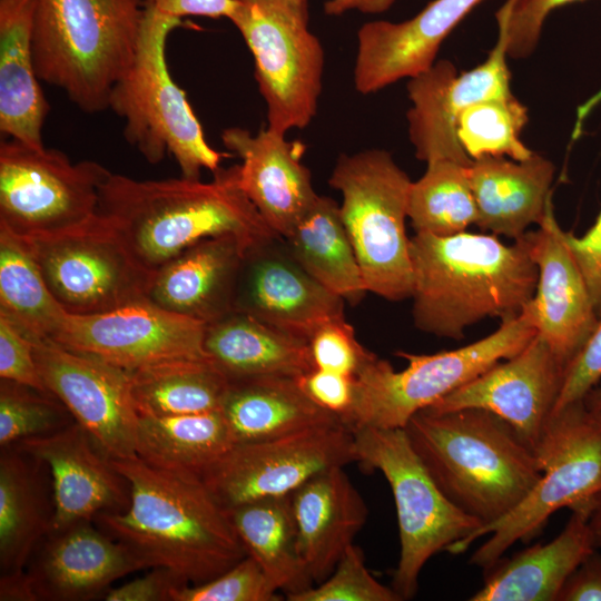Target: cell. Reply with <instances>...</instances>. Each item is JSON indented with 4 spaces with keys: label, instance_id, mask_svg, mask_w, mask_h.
Masks as SVG:
<instances>
[{
    "label": "cell",
    "instance_id": "ffe728a7",
    "mask_svg": "<svg viewBox=\"0 0 601 601\" xmlns=\"http://www.w3.org/2000/svg\"><path fill=\"white\" fill-rule=\"evenodd\" d=\"M46 463L52 475L53 511L50 534L129 504L126 480L117 473L76 421L52 433L12 445Z\"/></svg>",
    "mask_w": 601,
    "mask_h": 601
},
{
    "label": "cell",
    "instance_id": "4dcf8cb0",
    "mask_svg": "<svg viewBox=\"0 0 601 601\" xmlns=\"http://www.w3.org/2000/svg\"><path fill=\"white\" fill-rule=\"evenodd\" d=\"M204 348L228 381L300 377L315 368L307 339L237 311L206 324Z\"/></svg>",
    "mask_w": 601,
    "mask_h": 601
},
{
    "label": "cell",
    "instance_id": "d4e9b609",
    "mask_svg": "<svg viewBox=\"0 0 601 601\" xmlns=\"http://www.w3.org/2000/svg\"><path fill=\"white\" fill-rule=\"evenodd\" d=\"M51 534L28 572L40 600L92 599L116 580L148 568L128 545L97 531L89 521Z\"/></svg>",
    "mask_w": 601,
    "mask_h": 601
},
{
    "label": "cell",
    "instance_id": "4316f807",
    "mask_svg": "<svg viewBox=\"0 0 601 601\" xmlns=\"http://www.w3.org/2000/svg\"><path fill=\"white\" fill-rule=\"evenodd\" d=\"M554 165L541 155L524 160L484 156L472 161L469 180L475 225L496 236L519 239L539 225L551 203Z\"/></svg>",
    "mask_w": 601,
    "mask_h": 601
},
{
    "label": "cell",
    "instance_id": "9c48e42d",
    "mask_svg": "<svg viewBox=\"0 0 601 601\" xmlns=\"http://www.w3.org/2000/svg\"><path fill=\"white\" fill-rule=\"evenodd\" d=\"M328 184L342 195V219L367 293L391 302L412 296L413 269L405 231L412 180L383 149L341 155Z\"/></svg>",
    "mask_w": 601,
    "mask_h": 601
},
{
    "label": "cell",
    "instance_id": "d590c367",
    "mask_svg": "<svg viewBox=\"0 0 601 601\" xmlns=\"http://www.w3.org/2000/svg\"><path fill=\"white\" fill-rule=\"evenodd\" d=\"M130 373L138 414L184 415L220 408L229 381L210 359H179Z\"/></svg>",
    "mask_w": 601,
    "mask_h": 601
},
{
    "label": "cell",
    "instance_id": "9f6ffc18",
    "mask_svg": "<svg viewBox=\"0 0 601 601\" xmlns=\"http://www.w3.org/2000/svg\"><path fill=\"white\" fill-rule=\"evenodd\" d=\"M590 529L597 550H601V499L589 518Z\"/></svg>",
    "mask_w": 601,
    "mask_h": 601
},
{
    "label": "cell",
    "instance_id": "cb8c5ba5",
    "mask_svg": "<svg viewBox=\"0 0 601 601\" xmlns=\"http://www.w3.org/2000/svg\"><path fill=\"white\" fill-rule=\"evenodd\" d=\"M248 249L234 236L193 245L154 273L147 300L205 324L229 314Z\"/></svg>",
    "mask_w": 601,
    "mask_h": 601
},
{
    "label": "cell",
    "instance_id": "277c9868",
    "mask_svg": "<svg viewBox=\"0 0 601 601\" xmlns=\"http://www.w3.org/2000/svg\"><path fill=\"white\" fill-rule=\"evenodd\" d=\"M404 430L439 489L481 526L510 513L542 475L534 451L483 408H424Z\"/></svg>",
    "mask_w": 601,
    "mask_h": 601
},
{
    "label": "cell",
    "instance_id": "f35d334b",
    "mask_svg": "<svg viewBox=\"0 0 601 601\" xmlns=\"http://www.w3.org/2000/svg\"><path fill=\"white\" fill-rule=\"evenodd\" d=\"M528 119L526 107L513 95L485 99L460 115L456 134L472 160L484 156L524 160L534 152L520 138Z\"/></svg>",
    "mask_w": 601,
    "mask_h": 601
},
{
    "label": "cell",
    "instance_id": "60d3db41",
    "mask_svg": "<svg viewBox=\"0 0 601 601\" xmlns=\"http://www.w3.org/2000/svg\"><path fill=\"white\" fill-rule=\"evenodd\" d=\"M289 601H400L393 588L378 582L365 565L363 551L351 544L333 572L317 587L287 597Z\"/></svg>",
    "mask_w": 601,
    "mask_h": 601
},
{
    "label": "cell",
    "instance_id": "83f0119b",
    "mask_svg": "<svg viewBox=\"0 0 601 601\" xmlns=\"http://www.w3.org/2000/svg\"><path fill=\"white\" fill-rule=\"evenodd\" d=\"M594 550L589 516L572 512L550 542L538 543L500 559L485 571L484 583L471 601H558L570 574Z\"/></svg>",
    "mask_w": 601,
    "mask_h": 601
},
{
    "label": "cell",
    "instance_id": "d6a6232c",
    "mask_svg": "<svg viewBox=\"0 0 601 601\" xmlns=\"http://www.w3.org/2000/svg\"><path fill=\"white\" fill-rule=\"evenodd\" d=\"M247 555L286 597L313 587L298 549L290 496L267 497L227 511Z\"/></svg>",
    "mask_w": 601,
    "mask_h": 601
},
{
    "label": "cell",
    "instance_id": "836d02e7",
    "mask_svg": "<svg viewBox=\"0 0 601 601\" xmlns=\"http://www.w3.org/2000/svg\"><path fill=\"white\" fill-rule=\"evenodd\" d=\"M138 415L137 456L157 467L200 477L235 444L220 410L169 416Z\"/></svg>",
    "mask_w": 601,
    "mask_h": 601
},
{
    "label": "cell",
    "instance_id": "2e32d148",
    "mask_svg": "<svg viewBox=\"0 0 601 601\" xmlns=\"http://www.w3.org/2000/svg\"><path fill=\"white\" fill-rule=\"evenodd\" d=\"M205 327L145 299L101 314H68L51 341L135 371L171 361L210 359L204 348Z\"/></svg>",
    "mask_w": 601,
    "mask_h": 601
},
{
    "label": "cell",
    "instance_id": "7dc6e473",
    "mask_svg": "<svg viewBox=\"0 0 601 601\" xmlns=\"http://www.w3.org/2000/svg\"><path fill=\"white\" fill-rule=\"evenodd\" d=\"M563 239L588 287L592 304L601 317V210L594 224L582 235L563 230Z\"/></svg>",
    "mask_w": 601,
    "mask_h": 601
},
{
    "label": "cell",
    "instance_id": "e0dca14e",
    "mask_svg": "<svg viewBox=\"0 0 601 601\" xmlns=\"http://www.w3.org/2000/svg\"><path fill=\"white\" fill-rule=\"evenodd\" d=\"M508 58L505 38L499 32L487 58L475 68L459 73L450 60L442 59L410 78L407 95L412 106L406 117L418 160L472 164L457 138V119L477 101L513 95Z\"/></svg>",
    "mask_w": 601,
    "mask_h": 601
},
{
    "label": "cell",
    "instance_id": "8fae6325",
    "mask_svg": "<svg viewBox=\"0 0 601 601\" xmlns=\"http://www.w3.org/2000/svg\"><path fill=\"white\" fill-rule=\"evenodd\" d=\"M249 48L267 106V128L286 135L317 114L324 49L309 29L307 0H239L229 19Z\"/></svg>",
    "mask_w": 601,
    "mask_h": 601
},
{
    "label": "cell",
    "instance_id": "681fc988",
    "mask_svg": "<svg viewBox=\"0 0 601 601\" xmlns=\"http://www.w3.org/2000/svg\"><path fill=\"white\" fill-rule=\"evenodd\" d=\"M151 569L141 578L109 589L104 599L106 601H173L175 591L187 585L165 568Z\"/></svg>",
    "mask_w": 601,
    "mask_h": 601
},
{
    "label": "cell",
    "instance_id": "c3c4849f",
    "mask_svg": "<svg viewBox=\"0 0 601 601\" xmlns=\"http://www.w3.org/2000/svg\"><path fill=\"white\" fill-rule=\"evenodd\" d=\"M298 380L306 394L323 408L339 417L351 408L355 394L353 376L313 368Z\"/></svg>",
    "mask_w": 601,
    "mask_h": 601
},
{
    "label": "cell",
    "instance_id": "f907efd6",
    "mask_svg": "<svg viewBox=\"0 0 601 601\" xmlns=\"http://www.w3.org/2000/svg\"><path fill=\"white\" fill-rule=\"evenodd\" d=\"M558 601H601V554L597 550L570 574Z\"/></svg>",
    "mask_w": 601,
    "mask_h": 601
},
{
    "label": "cell",
    "instance_id": "9a60e30c",
    "mask_svg": "<svg viewBox=\"0 0 601 601\" xmlns=\"http://www.w3.org/2000/svg\"><path fill=\"white\" fill-rule=\"evenodd\" d=\"M32 339V338H31ZM39 373L48 390L109 460L137 456L138 412L130 373L51 339H32Z\"/></svg>",
    "mask_w": 601,
    "mask_h": 601
},
{
    "label": "cell",
    "instance_id": "7c38bea8",
    "mask_svg": "<svg viewBox=\"0 0 601 601\" xmlns=\"http://www.w3.org/2000/svg\"><path fill=\"white\" fill-rule=\"evenodd\" d=\"M110 171L93 160L33 148L16 139L0 144V226L22 239L80 228L99 214V190Z\"/></svg>",
    "mask_w": 601,
    "mask_h": 601
},
{
    "label": "cell",
    "instance_id": "ac0fdd59",
    "mask_svg": "<svg viewBox=\"0 0 601 601\" xmlns=\"http://www.w3.org/2000/svg\"><path fill=\"white\" fill-rule=\"evenodd\" d=\"M565 368L546 342L535 334L518 354L496 363L427 408L490 411L506 421L535 451L553 414Z\"/></svg>",
    "mask_w": 601,
    "mask_h": 601
},
{
    "label": "cell",
    "instance_id": "484cf974",
    "mask_svg": "<svg viewBox=\"0 0 601 601\" xmlns=\"http://www.w3.org/2000/svg\"><path fill=\"white\" fill-rule=\"evenodd\" d=\"M289 496L300 555L312 580L319 583L363 528L366 504L343 466L314 475Z\"/></svg>",
    "mask_w": 601,
    "mask_h": 601
},
{
    "label": "cell",
    "instance_id": "44dd1931",
    "mask_svg": "<svg viewBox=\"0 0 601 601\" xmlns=\"http://www.w3.org/2000/svg\"><path fill=\"white\" fill-rule=\"evenodd\" d=\"M522 238L538 267V283L531 300L536 334L568 366L592 334L599 316L563 239L552 201L538 228L528 230Z\"/></svg>",
    "mask_w": 601,
    "mask_h": 601
},
{
    "label": "cell",
    "instance_id": "8992f818",
    "mask_svg": "<svg viewBox=\"0 0 601 601\" xmlns=\"http://www.w3.org/2000/svg\"><path fill=\"white\" fill-rule=\"evenodd\" d=\"M535 334L530 302L519 315L502 319L496 331L463 347L435 354L397 352L407 361L402 371L373 353L354 377V401L342 423L351 431L404 428L414 414L514 356Z\"/></svg>",
    "mask_w": 601,
    "mask_h": 601
},
{
    "label": "cell",
    "instance_id": "816d5d0a",
    "mask_svg": "<svg viewBox=\"0 0 601 601\" xmlns=\"http://www.w3.org/2000/svg\"><path fill=\"white\" fill-rule=\"evenodd\" d=\"M145 7L152 8L176 18L206 17L228 18L239 6V0H144Z\"/></svg>",
    "mask_w": 601,
    "mask_h": 601
},
{
    "label": "cell",
    "instance_id": "603a6c76",
    "mask_svg": "<svg viewBox=\"0 0 601 601\" xmlns=\"http://www.w3.org/2000/svg\"><path fill=\"white\" fill-rule=\"evenodd\" d=\"M483 0H433L413 18L363 24L353 79L362 95L412 78L435 62L442 42Z\"/></svg>",
    "mask_w": 601,
    "mask_h": 601
},
{
    "label": "cell",
    "instance_id": "11a10c76",
    "mask_svg": "<svg viewBox=\"0 0 601 601\" xmlns=\"http://www.w3.org/2000/svg\"><path fill=\"white\" fill-rule=\"evenodd\" d=\"M582 402L588 415L601 431V380L583 396Z\"/></svg>",
    "mask_w": 601,
    "mask_h": 601
},
{
    "label": "cell",
    "instance_id": "74e56055",
    "mask_svg": "<svg viewBox=\"0 0 601 601\" xmlns=\"http://www.w3.org/2000/svg\"><path fill=\"white\" fill-rule=\"evenodd\" d=\"M426 165L424 175L412 181L408 195L407 218L415 233L450 236L475 225L470 166L446 159Z\"/></svg>",
    "mask_w": 601,
    "mask_h": 601
},
{
    "label": "cell",
    "instance_id": "bcb514c9",
    "mask_svg": "<svg viewBox=\"0 0 601 601\" xmlns=\"http://www.w3.org/2000/svg\"><path fill=\"white\" fill-rule=\"evenodd\" d=\"M601 380V317L592 334L565 368L553 413L581 401Z\"/></svg>",
    "mask_w": 601,
    "mask_h": 601
},
{
    "label": "cell",
    "instance_id": "7bdbcfd3",
    "mask_svg": "<svg viewBox=\"0 0 601 601\" xmlns=\"http://www.w3.org/2000/svg\"><path fill=\"white\" fill-rule=\"evenodd\" d=\"M582 0H506L496 12L497 29L509 58L529 57L540 40L548 16L556 8Z\"/></svg>",
    "mask_w": 601,
    "mask_h": 601
},
{
    "label": "cell",
    "instance_id": "7402d4cb",
    "mask_svg": "<svg viewBox=\"0 0 601 601\" xmlns=\"http://www.w3.org/2000/svg\"><path fill=\"white\" fill-rule=\"evenodd\" d=\"M221 141L242 159L238 184L244 194L279 237L287 236L318 196L303 162L306 146L268 128L256 135L226 128Z\"/></svg>",
    "mask_w": 601,
    "mask_h": 601
},
{
    "label": "cell",
    "instance_id": "4fadbf2b",
    "mask_svg": "<svg viewBox=\"0 0 601 601\" xmlns=\"http://www.w3.org/2000/svg\"><path fill=\"white\" fill-rule=\"evenodd\" d=\"M23 240L68 314H101L147 299L154 273L136 262L100 214L75 230Z\"/></svg>",
    "mask_w": 601,
    "mask_h": 601
},
{
    "label": "cell",
    "instance_id": "5b68a950",
    "mask_svg": "<svg viewBox=\"0 0 601 601\" xmlns=\"http://www.w3.org/2000/svg\"><path fill=\"white\" fill-rule=\"evenodd\" d=\"M144 14V0H35L38 78L86 114L109 109L134 63Z\"/></svg>",
    "mask_w": 601,
    "mask_h": 601
},
{
    "label": "cell",
    "instance_id": "ee69618b",
    "mask_svg": "<svg viewBox=\"0 0 601 601\" xmlns=\"http://www.w3.org/2000/svg\"><path fill=\"white\" fill-rule=\"evenodd\" d=\"M308 344L315 368L353 377L373 354L357 341L345 316L322 324L309 337Z\"/></svg>",
    "mask_w": 601,
    "mask_h": 601
},
{
    "label": "cell",
    "instance_id": "f546056e",
    "mask_svg": "<svg viewBox=\"0 0 601 601\" xmlns=\"http://www.w3.org/2000/svg\"><path fill=\"white\" fill-rule=\"evenodd\" d=\"M219 410L235 444L342 423L337 414L306 394L298 377L292 376L229 381Z\"/></svg>",
    "mask_w": 601,
    "mask_h": 601
},
{
    "label": "cell",
    "instance_id": "ab89813d",
    "mask_svg": "<svg viewBox=\"0 0 601 601\" xmlns=\"http://www.w3.org/2000/svg\"><path fill=\"white\" fill-rule=\"evenodd\" d=\"M69 411L52 394L7 380L0 382V446L52 433L68 425Z\"/></svg>",
    "mask_w": 601,
    "mask_h": 601
},
{
    "label": "cell",
    "instance_id": "ba28073f",
    "mask_svg": "<svg viewBox=\"0 0 601 601\" xmlns=\"http://www.w3.org/2000/svg\"><path fill=\"white\" fill-rule=\"evenodd\" d=\"M542 475L529 494L499 521L477 528L446 552L464 553L479 538L470 563L491 569L518 541L529 542L560 509L590 518L601 499V431L578 401L552 414L534 451Z\"/></svg>",
    "mask_w": 601,
    "mask_h": 601
},
{
    "label": "cell",
    "instance_id": "52a82bcc",
    "mask_svg": "<svg viewBox=\"0 0 601 601\" xmlns=\"http://www.w3.org/2000/svg\"><path fill=\"white\" fill-rule=\"evenodd\" d=\"M181 19L145 7L134 63L114 87L109 108L124 118L126 140L150 164L171 155L181 177L198 180L204 169L220 168L226 154L206 140L186 92L174 81L166 56L171 31Z\"/></svg>",
    "mask_w": 601,
    "mask_h": 601
},
{
    "label": "cell",
    "instance_id": "1f68e13d",
    "mask_svg": "<svg viewBox=\"0 0 601 601\" xmlns=\"http://www.w3.org/2000/svg\"><path fill=\"white\" fill-rule=\"evenodd\" d=\"M283 239L294 259L345 302L355 304L367 293L339 205L331 197L318 195Z\"/></svg>",
    "mask_w": 601,
    "mask_h": 601
},
{
    "label": "cell",
    "instance_id": "f6af8a7d",
    "mask_svg": "<svg viewBox=\"0 0 601 601\" xmlns=\"http://www.w3.org/2000/svg\"><path fill=\"white\" fill-rule=\"evenodd\" d=\"M0 377L49 393L38 370L32 339L3 314H0Z\"/></svg>",
    "mask_w": 601,
    "mask_h": 601
},
{
    "label": "cell",
    "instance_id": "f5cc1de1",
    "mask_svg": "<svg viewBox=\"0 0 601 601\" xmlns=\"http://www.w3.org/2000/svg\"><path fill=\"white\" fill-rule=\"evenodd\" d=\"M1 601L40 600L29 573L23 571L2 574L0 580Z\"/></svg>",
    "mask_w": 601,
    "mask_h": 601
},
{
    "label": "cell",
    "instance_id": "b9f144b4",
    "mask_svg": "<svg viewBox=\"0 0 601 601\" xmlns=\"http://www.w3.org/2000/svg\"><path fill=\"white\" fill-rule=\"evenodd\" d=\"M278 589L250 555L218 577L175 591L173 601H277Z\"/></svg>",
    "mask_w": 601,
    "mask_h": 601
},
{
    "label": "cell",
    "instance_id": "6da1fadb",
    "mask_svg": "<svg viewBox=\"0 0 601 601\" xmlns=\"http://www.w3.org/2000/svg\"><path fill=\"white\" fill-rule=\"evenodd\" d=\"M110 463L127 482L129 504L99 513L98 521L148 568H165L195 585L247 555L227 511L198 475L157 467L139 456Z\"/></svg>",
    "mask_w": 601,
    "mask_h": 601
},
{
    "label": "cell",
    "instance_id": "db71d44e",
    "mask_svg": "<svg viewBox=\"0 0 601 601\" xmlns=\"http://www.w3.org/2000/svg\"><path fill=\"white\" fill-rule=\"evenodd\" d=\"M395 0H328L324 11L329 16H339L349 10H357L365 14H377L388 10Z\"/></svg>",
    "mask_w": 601,
    "mask_h": 601
},
{
    "label": "cell",
    "instance_id": "5bb4252c",
    "mask_svg": "<svg viewBox=\"0 0 601 601\" xmlns=\"http://www.w3.org/2000/svg\"><path fill=\"white\" fill-rule=\"evenodd\" d=\"M356 462L354 434L343 423L276 439L237 443L201 475L225 510L292 494L314 475Z\"/></svg>",
    "mask_w": 601,
    "mask_h": 601
},
{
    "label": "cell",
    "instance_id": "e575fe53",
    "mask_svg": "<svg viewBox=\"0 0 601 601\" xmlns=\"http://www.w3.org/2000/svg\"><path fill=\"white\" fill-rule=\"evenodd\" d=\"M31 456L14 446L0 456V564L2 574L23 571L38 542L50 534L41 483Z\"/></svg>",
    "mask_w": 601,
    "mask_h": 601
},
{
    "label": "cell",
    "instance_id": "d6986e66",
    "mask_svg": "<svg viewBox=\"0 0 601 601\" xmlns=\"http://www.w3.org/2000/svg\"><path fill=\"white\" fill-rule=\"evenodd\" d=\"M344 305L294 259L283 238L246 252L234 311L308 341L325 322L344 317Z\"/></svg>",
    "mask_w": 601,
    "mask_h": 601
},
{
    "label": "cell",
    "instance_id": "8d00e7d4",
    "mask_svg": "<svg viewBox=\"0 0 601 601\" xmlns=\"http://www.w3.org/2000/svg\"><path fill=\"white\" fill-rule=\"evenodd\" d=\"M0 314L32 339H51L68 316L49 290L26 242L1 226Z\"/></svg>",
    "mask_w": 601,
    "mask_h": 601
},
{
    "label": "cell",
    "instance_id": "30bf717a",
    "mask_svg": "<svg viewBox=\"0 0 601 601\" xmlns=\"http://www.w3.org/2000/svg\"><path fill=\"white\" fill-rule=\"evenodd\" d=\"M352 432L356 462L381 471L392 489L401 543L392 588L402 600L411 599L425 563L482 524L443 494L404 428L363 427Z\"/></svg>",
    "mask_w": 601,
    "mask_h": 601
},
{
    "label": "cell",
    "instance_id": "f1b7e54d",
    "mask_svg": "<svg viewBox=\"0 0 601 601\" xmlns=\"http://www.w3.org/2000/svg\"><path fill=\"white\" fill-rule=\"evenodd\" d=\"M33 16L35 0H0V131L42 148L50 106L35 66Z\"/></svg>",
    "mask_w": 601,
    "mask_h": 601
},
{
    "label": "cell",
    "instance_id": "7a4b0ae2",
    "mask_svg": "<svg viewBox=\"0 0 601 601\" xmlns=\"http://www.w3.org/2000/svg\"><path fill=\"white\" fill-rule=\"evenodd\" d=\"M99 214L150 273L207 238L234 236L248 248L282 238L239 187L238 165L220 167L207 183L110 173L100 186Z\"/></svg>",
    "mask_w": 601,
    "mask_h": 601
},
{
    "label": "cell",
    "instance_id": "3957f363",
    "mask_svg": "<svg viewBox=\"0 0 601 601\" xmlns=\"http://www.w3.org/2000/svg\"><path fill=\"white\" fill-rule=\"evenodd\" d=\"M415 326L460 341L485 318L519 315L533 299L538 267L522 237L512 245L496 235L415 233L410 238Z\"/></svg>",
    "mask_w": 601,
    "mask_h": 601
}]
</instances>
